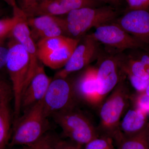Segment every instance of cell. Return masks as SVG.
I'll list each match as a JSON object with an SVG mask.
<instances>
[{"label": "cell", "mask_w": 149, "mask_h": 149, "mask_svg": "<svg viewBox=\"0 0 149 149\" xmlns=\"http://www.w3.org/2000/svg\"><path fill=\"white\" fill-rule=\"evenodd\" d=\"M6 3L8 4L11 6L13 8L17 6L16 3V0H2Z\"/></svg>", "instance_id": "32"}, {"label": "cell", "mask_w": 149, "mask_h": 149, "mask_svg": "<svg viewBox=\"0 0 149 149\" xmlns=\"http://www.w3.org/2000/svg\"><path fill=\"white\" fill-rule=\"evenodd\" d=\"M52 116L64 136L76 143L85 145L100 136L91 119L76 108L59 112Z\"/></svg>", "instance_id": "5"}, {"label": "cell", "mask_w": 149, "mask_h": 149, "mask_svg": "<svg viewBox=\"0 0 149 149\" xmlns=\"http://www.w3.org/2000/svg\"><path fill=\"white\" fill-rule=\"evenodd\" d=\"M13 96L12 86L5 80L0 77V102Z\"/></svg>", "instance_id": "28"}, {"label": "cell", "mask_w": 149, "mask_h": 149, "mask_svg": "<svg viewBox=\"0 0 149 149\" xmlns=\"http://www.w3.org/2000/svg\"><path fill=\"white\" fill-rule=\"evenodd\" d=\"M100 54L98 59L97 77L99 84L100 106L106 97L123 77H126L121 67V53Z\"/></svg>", "instance_id": "7"}, {"label": "cell", "mask_w": 149, "mask_h": 149, "mask_svg": "<svg viewBox=\"0 0 149 149\" xmlns=\"http://www.w3.org/2000/svg\"><path fill=\"white\" fill-rule=\"evenodd\" d=\"M66 15L63 18L65 34L78 39L93 27L112 23L117 12L112 7L105 6L77 9Z\"/></svg>", "instance_id": "2"}, {"label": "cell", "mask_w": 149, "mask_h": 149, "mask_svg": "<svg viewBox=\"0 0 149 149\" xmlns=\"http://www.w3.org/2000/svg\"><path fill=\"white\" fill-rule=\"evenodd\" d=\"M91 34L99 43L105 46L106 52L118 54L128 50L143 48L140 43L117 23H109L95 28Z\"/></svg>", "instance_id": "8"}, {"label": "cell", "mask_w": 149, "mask_h": 149, "mask_svg": "<svg viewBox=\"0 0 149 149\" xmlns=\"http://www.w3.org/2000/svg\"><path fill=\"white\" fill-rule=\"evenodd\" d=\"M83 146L71 141H68L59 139L55 149H83Z\"/></svg>", "instance_id": "31"}, {"label": "cell", "mask_w": 149, "mask_h": 149, "mask_svg": "<svg viewBox=\"0 0 149 149\" xmlns=\"http://www.w3.org/2000/svg\"><path fill=\"white\" fill-rule=\"evenodd\" d=\"M85 146L83 149H116L113 139L104 135H100Z\"/></svg>", "instance_id": "25"}, {"label": "cell", "mask_w": 149, "mask_h": 149, "mask_svg": "<svg viewBox=\"0 0 149 149\" xmlns=\"http://www.w3.org/2000/svg\"><path fill=\"white\" fill-rule=\"evenodd\" d=\"M117 3H118V2H119V0H114Z\"/></svg>", "instance_id": "35"}, {"label": "cell", "mask_w": 149, "mask_h": 149, "mask_svg": "<svg viewBox=\"0 0 149 149\" xmlns=\"http://www.w3.org/2000/svg\"><path fill=\"white\" fill-rule=\"evenodd\" d=\"M130 102L133 103L134 109L139 110L148 115L149 114V96L145 91L136 92V94H131Z\"/></svg>", "instance_id": "24"}, {"label": "cell", "mask_w": 149, "mask_h": 149, "mask_svg": "<svg viewBox=\"0 0 149 149\" xmlns=\"http://www.w3.org/2000/svg\"><path fill=\"white\" fill-rule=\"evenodd\" d=\"M74 91L79 102L93 108L100 107L99 84L95 67L87 66L73 81Z\"/></svg>", "instance_id": "11"}, {"label": "cell", "mask_w": 149, "mask_h": 149, "mask_svg": "<svg viewBox=\"0 0 149 149\" xmlns=\"http://www.w3.org/2000/svg\"><path fill=\"white\" fill-rule=\"evenodd\" d=\"M80 40L69 61L64 67L59 70L54 78H66L73 72L84 69L100 54V43L91 34Z\"/></svg>", "instance_id": "9"}, {"label": "cell", "mask_w": 149, "mask_h": 149, "mask_svg": "<svg viewBox=\"0 0 149 149\" xmlns=\"http://www.w3.org/2000/svg\"><path fill=\"white\" fill-rule=\"evenodd\" d=\"M13 16L12 17L0 19V40H5L17 24L27 18L18 6L13 8Z\"/></svg>", "instance_id": "22"}, {"label": "cell", "mask_w": 149, "mask_h": 149, "mask_svg": "<svg viewBox=\"0 0 149 149\" xmlns=\"http://www.w3.org/2000/svg\"><path fill=\"white\" fill-rule=\"evenodd\" d=\"M149 121L146 128L137 134L126 136L122 133L114 141L118 149H149Z\"/></svg>", "instance_id": "19"}, {"label": "cell", "mask_w": 149, "mask_h": 149, "mask_svg": "<svg viewBox=\"0 0 149 149\" xmlns=\"http://www.w3.org/2000/svg\"><path fill=\"white\" fill-rule=\"evenodd\" d=\"M124 54L122 70L126 76L133 75L142 80H149V49L137 48L128 50Z\"/></svg>", "instance_id": "16"}, {"label": "cell", "mask_w": 149, "mask_h": 149, "mask_svg": "<svg viewBox=\"0 0 149 149\" xmlns=\"http://www.w3.org/2000/svg\"><path fill=\"white\" fill-rule=\"evenodd\" d=\"M74 39L61 35L40 39L36 44L38 56L61 48L71 42Z\"/></svg>", "instance_id": "21"}, {"label": "cell", "mask_w": 149, "mask_h": 149, "mask_svg": "<svg viewBox=\"0 0 149 149\" xmlns=\"http://www.w3.org/2000/svg\"><path fill=\"white\" fill-rule=\"evenodd\" d=\"M1 40H0V41H1Z\"/></svg>", "instance_id": "36"}, {"label": "cell", "mask_w": 149, "mask_h": 149, "mask_svg": "<svg viewBox=\"0 0 149 149\" xmlns=\"http://www.w3.org/2000/svg\"><path fill=\"white\" fill-rule=\"evenodd\" d=\"M4 40L0 41V71L6 68L7 59L8 53V47L5 43Z\"/></svg>", "instance_id": "30"}, {"label": "cell", "mask_w": 149, "mask_h": 149, "mask_svg": "<svg viewBox=\"0 0 149 149\" xmlns=\"http://www.w3.org/2000/svg\"><path fill=\"white\" fill-rule=\"evenodd\" d=\"M27 22L35 41L46 37L65 36L63 18L58 16L40 15L27 18Z\"/></svg>", "instance_id": "14"}, {"label": "cell", "mask_w": 149, "mask_h": 149, "mask_svg": "<svg viewBox=\"0 0 149 149\" xmlns=\"http://www.w3.org/2000/svg\"><path fill=\"white\" fill-rule=\"evenodd\" d=\"M10 99L0 102V149H4L10 136L11 112L9 106Z\"/></svg>", "instance_id": "20"}, {"label": "cell", "mask_w": 149, "mask_h": 149, "mask_svg": "<svg viewBox=\"0 0 149 149\" xmlns=\"http://www.w3.org/2000/svg\"><path fill=\"white\" fill-rule=\"evenodd\" d=\"M100 2L98 0H44L37 7L35 17L67 15L77 9L99 7Z\"/></svg>", "instance_id": "15"}, {"label": "cell", "mask_w": 149, "mask_h": 149, "mask_svg": "<svg viewBox=\"0 0 149 149\" xmlns=\"http://www.w3.org/2000/svg\"><path fill=\"white\" fill-rule=\"evenodd\" d=\"M59 139L55 134L47 132L37 141L23 146L21 149H55Z\"/></svg>", "instance_id": "23"}, {"label": "cell", "mask_w": 149, "mask_h": 149, "mask_svg": "<svg viewBox=\"0 0 149 149\" xmlns=\"http://www.w3.org/2000/svg\"><path fill=\"white\" fill-rule=\"evenodd\" d=\"M27 18L22 20L17 24L10 34L13 38L23 46L29 56V70L24 89L36 73L40 65L37 44L31 35L30 29L27 23Z\"/></svg>", "instance_id": "12"}, {"label": "cell", "mask_w": 149, "mask_h": 149, "mask_svg": "<svg viewBox=\"0 0 149 149\" xmlns=\"http://www.w3.org/2000/svg\"><path fill=\"white\" fill-rule=\"evenodd\" d=\"M79 102L73 81H70L68 77L52 79L42 100L44 111L48 117L59 112L76 108Z\"/></svg>", "instance_id": "6"}, {"label": "cell", "mask_w": 149, "mask_h": 149, "mask_svg": "<svg viewBox=\"0 0 149 149\" xmlns=\"http://www.w3.org/2000/svg\"><path fill=\"white\" fill-rule=\"evenodd\" d=\"M52 80L46 74L44 66L40 64L22 92L20 105L21 111H24L42 100Z\"/></svg>", "instance_id": "13"}, {"label": "cell", "mask_w": 149, "mask_h": 149, "mask_svg": "<svg viewBox=\"0 0 149 149\" xmlns=\"http://www.w3.org/2000/svg\"><path fill=\"white\" fill-rule=\"evenodd\" d=\"M8 45V53L6 69L11 82L14 113L17 119L21 111V96L29 71V57L23 46L13 38L11 39Z\"/></svg>", "instance_id": "3"}, {"label": "cell", "mask_w": 149, "mask_h": 149, "mask_svg": "<svg viewBox=\"0 0 149 149\" xmlns=\"http://www.w3.org/2000/svg\"><path fill=\"white\" fill-rule=\"evenodd\" d=\"M145 93H146V94L148 95L149 96V85H148V87L146 89V91H145Z\"/></svg>", "instance_id": "34"}, {"label": "cell", "mask_w": 149, "mask_h": 149, "mask_svg": "<svg viewBox=\"0 0 149 149\" xmlns=\"http://www.w3.org/2000/svg\"><path fill=\"white\" fill-rule=\"evenodd\" d=\"M117 23L134 37L143 49H149V8L129 10Z\"/></svg>", "instance_id": "10"}, {"label": "cell", "mask_w": 149, "mask_h": 149, "mask_svg": "<svg viewBox=\"0 0 149 149\" xmlns=\"http://www.w3.org/2000/svg\"><path fill=\"white\" fill-rule=\"evenodd\" d=\"M123 77L99 108L100 122L97 128L100 135L115 141L121 135L120 120L128 107L131 94Z\"/></svg>", "instance_id": "1"}, {"label": "cell", "mask_w": 149, "mask_h": 149, "mask_svg": "<svg viewBox=\"0 0 149 149\" xmlns=\"http://www.w3.org/2000/svg\"><path fill=\"white\" fill-rule=\"evenodd\" d=\"M79 41V39H74L71 42L61 48L39 56V60L51 69H61L69 61Z\"/></svg>", "instance_id": "17"}, {"label": "cell", "mask_w": 149, "mask_h": 149, "mask_svg": "<svg viewBox=\"0 0 149 149\" xmlns=\"http://www.w3.org/2000/svg\"><path fill=\"white\" fill-rule=\"evenodd\" d=\"M129 10H143L149 8V0H125Z\"/></svg>", "instance_id": "29"}, {"label": "cell", "mask_w": 149, "mask_h": 149, "mask_svg": "<svg viewBox=\"0 0 149 149\" xmlns=\"http://www.w3.org/2000/svg\"><path fill=\"white\" fill-rule=\"evenodd\" d=\"M98 1L100 2H104L112 3V4H117V3L114 0H98Z\"/></svg>", "instance_id": "33"}, {"label": "cell", "mask_w": 149, "mask_h": 149, "mask_svg": "<svg viewBox=\"0 0 149 149\" xmlns=\"http://www.w3.org/2000/svg\"><path fill=\"white\" fill-rule=\"evenodd\" d=\"M48 117L42 100L24 111L17 120L12 137L11 145L25 146L34 143L47 132Z\"/></svg>", "instance_id": "4"}, {"label": "cell", "mask_w": 149, "mask_h": 149, "mask_svg": "<svg viewBox=\"0 0 149 149\" xmlns=\"http://www.w3.org/2000/svg\"><path fill=\"white\" fill-rule=\"evenodd\" d=\"M147 116L148 115L139 110H129L120 122V131L126 136H133L140 133L148 123Z\"/></svg>", "instance_id": "18"}, {"label": "cell", "mask_w": 149, "mask_h": 149, "mask_svg": "<svg viewBox=\"0 0 149 149\" xmlns=\"http://www.w3.org/2000/svg\"><path fill=\"white\" fill-rule=\"evenodd\" d=\"M44 0H17V6L27 18H29L35 17L37 7Z\"/></svg>", "instance_id": "26"}, {"label": "cell", "mask_w": 149, "mask_h": 149, "mask_svg": "<svg viewBox=\"0 0 149 149\" xmlns=\"http://www.w3.org/2000/svg\"><path fill=\"white\" fill-rule=\"evenodd\" d=\"M127 77L130 80V84L136 90V92L145 91L149 85V80H142L141 78L133 75H128Z\"/></svg>", "instance_id": "27"}]
</instances>
